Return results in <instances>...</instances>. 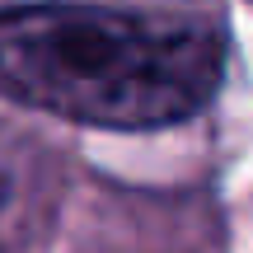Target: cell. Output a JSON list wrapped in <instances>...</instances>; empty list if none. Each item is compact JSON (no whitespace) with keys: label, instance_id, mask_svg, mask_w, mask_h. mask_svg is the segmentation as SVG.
<instances>
[{"label":"cell","instance_id":"6da1fadb","mask_svg":"<svg viewBox=\"0 0 253 253\" xmlns=\"http://www.w3.org/2000/svg\"><path fill=\"white\" fill-rule=\"evenodd\" d=\"M230 38L202 14L80 0L0 9V99L80 126H178L220 94Z\"/></svg>","mask_w":253,"mask_h":253}]
</instances>
